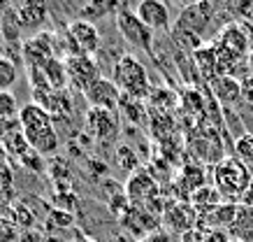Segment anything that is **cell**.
<instances>
[{
	"label": "cell",
	"instance_id": "25",
	"mask_svg": "<svg viewBox=\"0 0 253 242\" xmlns=\"http://www.w3.org/2000/svg\"><path fill=\"white\" fill-rule=\"evenodd\" d=\"M19 163H21L23 168L33 170V172H42V170H44V156H42L40 151H35L33 147L28 149V151H26L21 158H19Z\"/></svg>",
	"mask_w": 253,
	"mask_h": 242
},
{
	"label": "cell",
	"instance_id": "33",
	"mask_svg": "<svg viewBox=\"0 0 253 242\" xmlns=\"http://www.w3.org/2000/svg\"><path fill=\"white\" fill-rule=\"evenodd\" d=\"M239 205H244V207L253 210V180H251V184H249V189H246V194H244V198H242V203Z\"/></svg>",
	"mask_w": 253,
	"mask_h": 242
},
{
	"label": "cell",
	"instance_id": "35",
	"mask_svg": "<svg viewBox=\"0 0 253 242\" xmlns=\"http://www.w3.org/2000/svg\"><path fill=\"white\" fill-rule=\"evenodd\" d=\"M246 68H249V75H253V49L249 54V58H246Z\"/></svg>",
	"mask_w": 253,
	"mask_h": 242
},
{
	"label": "cell",
	"instance_id": "17",
	"mask_svg": "<svg viewBox=\"0 0 253 242\" xmlns=\"http://www.w3.org/2000/svg\"><path fill=\"white\" fill-rule=\"evenodd\" d=\"M46 77V84L51 86L54 91H65L68 89V68H65V61L63 58H51V61L46 63L44 68H42Z\"/></svg>",
	"mask_w": 253,
	"mask_h": 242
},
{
	"label": "cell",
	"instance_id": "16",
	"mask_svg": "<svg viewBox=\"0 0 253 242\" xmlns=\"http://www.w3.org/2000/svg\"><path fill=\"white\" fill-rule=\"evenodd\" d=\"M211 89H214V96L221 102L230 105V102H237L242 98V82L235 77H216L211 82Z\"/></svg>",
	"mask_w": 253,
	"mask_h": 242
},
{
	"label": "cell",
	"instance_id": "30",
	"mask_svg": "<svg viewBox=\"0 0 253 242\" xmlns=\"http://www.w3.org/2000/svg\"><path fill=\"white\" fill-rule=\"evenodd\" d=\"M181 242H207V231L205 228H191V231H186L184 235H181Z\"/></svg>",
	"mask_w": 253,
	"mask_h": 242
},
{
	"label": "cell",
	"instance_id": "34",
	"mask_svg": "<svg viewBox=\"0 0 253 242\" xmlns=\"http://www.w3.org/2000/svg\"><path fill=\"white\" fill-rule=\"evenodd\" d=\"M7 158H9L7 149H5V145L0 142V165H7Z\"/></svg>",
	"mask_w": 253,
	"mask_h": 242
},
{
	"label": "cell",
	"instance_id": "5",
	"mask_svg": "<svg viewBox=\"0 0 253 242\" xmlns=\"http://www.w3.org/2000/svg\"><path fill=\"white\" fill-rule=\"evenodd\" d=\"M65 68H68V84L72 89L82 91V94H86L100 79V68H98V63L93 61V56L70 54L65 58Z\"/></svg>",
	"mask_w": 253,
	"mask_h": 242
},
{
	"label": "cell",
	"instance_id": "14",
	"mask_svg": "<svg viewBox=\"0 0 253 242\" xmlns=\"http://www.w3.org/2000/svg\"><path fill=\"white\" fill-rule=\"evenodd\" d=\"M188 203H191L193 210L198 212V217H207L225 200H223V195L218 194V189L214 184H205V187H200L198 191H193L188 195Z\"/></svg>",
	"mask_w": 253,
	"mask_h": 242
},
{
	"label": "cell",
	"instance_id": "21",
	"mask_svg": "<svg viewBox=\"0 0 253 242\" xmlns=\"http://www.w3.org/2000/svg\"><path fill=\"white\" fill-rule=\"evenodd\" d=\"M19 77V68L16 63L7 56H0V91H9Z\"/></svg>",
	"mask_w": 253,
	"mask_h": 242
},
{
	"label": "cell",
	"instance_id": "2",
	"mask_svg": "<svg viewBox=\"0 0 253 242\" xmlns=\"http://www.w3.org/2000/svg\"><path fill=\"white\" fill-rule=\"evenodd\" d=\"M112 75H114L112 82L119 86V91H123V96H130L135 100L151 98V79H149V72L139 58L130 54L119 56L114 61Z\"/></svg>",
	"mask_w": 253,
	"mask_h": 242
},
{
	"label": "cell",
	"instance_id": "8",
	"mask_svg": "<svg viewBox=\"0 0 253 242\" xmlns=\"http://www.w3.org/2000/svg\"><path fill=\"white\" fill-rule=\"evenodd\" d=\"M54 33H38L35 38H31L23 45V61L28 68H44L46 63L56 58L54 45H56Z\"/></svg>",
	"mask_w": 253,
	"mask_h": 242
},
{
	"label": "cell",
	"instance_id": "26",
	"mask_svg": "<svg viewBox=\"0 0 253 242\" xmlns=\"http://www.w3.org/2000/svg\"><path fill=\"white\" fill-rule=\"evenodd\" d=\"M119 109H121V112H126V117L130 119V121H135V124L142 119V114H137V109L142 112L139 100H135V98H130V96H121V105H119Z\"/></svg>",
	"mask_w": 253,
	"mask_h": 242
},
{
	"label": "cell",
	"instance_id": "7",
	"mask_svg": "<svg viewBox=\"0 0 253 242\" xmlns=\"http://www.w3.org/2000/svg\"><path fill=\"white\" fill-rule=\"evenodd\" d=\"M68 35H70V45L77 54L91 56L100 49V31L95 28V24H91L88 19H77L68 26Z\"/></svg>",
	"mask_w": 253,
	"mask_h": 242
},
{
	"label": "cell",
	"instance_id": "32",
	"mask_svg": "<svg viewBox=\"0 0 253 242\" xmlns=\"http://www.w3.org/2000/svg\"><path fill=\"white\" fill-rule=\"evenodd\" d=\"M242 96H244L246 100L253 102V75H251V77H246L244 82H242Z\"/></svg>",
	"mask_w": 253,
	"mask_h": 242
},
{
	"label": "cell",
	"instance_id": "18",
	"mask_svg": "<svg viewBox=\"0 0 253 242\" xmlns=\"http://www.w3.org/2000/svg\"><path fill=\"white\" fill-rule=\"evenodd\" d=\"M179 184L186 191V195H191L193 191H198L200 187H205V168L202 165H184L179 172Z\"/></svg>",
	"mask_w": 253,
	"mask_h": 242
},
{
	"label": "cell",
	"instance_id": "23",
	"mask_svg": "<svg viewBox=\"0 0 253 242\" xmlns=\"http://www.w3.org/2000/svg\"><path fill=\"white\" fill-rule=\"evenodd\" d=\"M235 156L242 163H253V133H244L235 142Z\"/></svg>",
	"mask_w": 253,
	"mask_h": 242
},
{
	"label": "cell",
	"instance_id": "4",
	"mask_svg": "<svg viewBox=\"0 0 253 242\" xmlns=\"http://www.w3.org/2000/svg\"><path fill=\"white\" fill-rule=\"evenodd\" d=\"M116 28L126 38V42H130L132 47H137L144 54L154 56V31L139 21L135 9H128V7L119 9L116 12Z\"/></svg>",
	"mask_w": 253,
	"mask_h": 242
},
{
	"label": "cell",
	"instance_id": "12",
	"mask_svg": "<svg viewBox=\"0 0 253 242\" xmlns=\"http://www.w3.org/2000/svg\"><path fill=\"white\" fill-rule=\"evenodd\" d=\"M86 128L93 138L98 140H109L114 138L116 131H119V114L116 112H109V109H98L91 107L88 114H86Z\"/></svg>",
	"mask_w": 253,
	"mask_h": 242
},
{
	"label": "cell",
	"instance_id": "11",
	"mask_svg": "<svg viewBox=\"0 0 253 242\" xmlns=\"http://www.w3.org/2000/svg\"><path fill=\"white\" fill-rule=\"evenodd\" d=\"M135 14L144 26H149L151 31H168L172 24V16H169V7L161 0H142Z\"/></svg>",
	"mask_w": 253,
	"mask_h": 242
},
{
	"label": "cell",
	"instance_id": "1",
	"mask_svg": "<svg viewBox=\"0 0 253 242\" xmlns=\"http://www.w3.org/2000/svg\"><path fill=\"white\" fill-rule=\"evenodd\" d=\"M19 121H21V131L26 135V140L35 151H40L42 156L54 154L58 149V133L54 128L51 114L44 107H40L38 102H28L23 105L19 112Z\"/></svg>",
	"mask_w": 253,
	"mask_h": 242
},
{
	"label": "cell",
	"instance_id": "19",
	"mask_svg": "<svg viewBox=\"0 0 253 242\" xmlns=\"http://www.w3.org/2000/svg\"><path fill=\"white\" fill-rule=\"evenodd\" d=\"M16 14H19V24H21V28H26V26L35 28V26H40L46 19V7L42 5V2H28V5H23Z\"/></svg>",
	"mask_w": 253,
	"mask_h": 242
},
{
	"label": "cell",
	"instance_id": "27",
	"mask_svg": "<svg viewBox=\"0 0 253 242\" xmlns=\"http://www.w3.org/2000/svg\"><path fill=\"white\" fill-rule=\"evenodd\" d=\"M19 240V228L12 219L0 217V242H16Z\"/></svg>",
	"mask_w": 253,
	"mask_h": 242
},
{
	"label": "cell",
	"instance_id": "6",
	"mask_svg": "<svg viewBox=\"0 0 253 242\" xmlns=\"http://www.w3.org/2000/svg\"><path fill=\"white\" fill-rule=\"evenodd\" d=\"M211 19H214V5H211V2L186 5V7L181 9V14L176 19V26L172 31L186 33V35H193V38H200Z\"/></svg>",
	"mask_w": 253,
	"mask_h": 242
},
{
	"label": "cell",
	"instance_id": "13",
	"mask_svg": "<svg viewBox=\"0 0 253 242\" xmlns=\"http://www.w3.org/2000/svg\"><path fill=\"white\" fill-rule=\"evenodd\" d=\"M221 47L230 49L232 54H237L239 58H249L251 54V38H249V31H246L244 24H228L221 31L218 40H216Z\"/></svg>",
	"mask_w": 253,
	"mask_h": 242
},
{
	"label": "cell",
	"instance_id": "24",
	"mask_svg": "<svg viewBox=\"0 0 253 242\" xmlns=\"http://www.w3.org/2000/svg\"><path fill=\"white\" fill-rule=\"evenodd\" d=\"M19 102H16L14 94L9 91H0V119H14L19 117Z\"/></svg>",
	"mask_w": 253,
	"mask_h": 242
},
{
	"label": "cell",
	"instance_id": "22",
	"mask_svg": "<svg viewBox=\"0 0 253 242\" xmlns=\"http://www.w3.org/2000/svg\"><path fill=\"white\" fill-rule=\"evenodd\" d=\"M116 161H119V165H121L123 170H139V158L137 154H135V149H130L128 145H119L116 147Z\"/></svg>",
	"mask_w": 253,
	"mask_h": 242
},
{
	"label": "cell",
	"instance_id": "3",
	"mask_svg": "<svg viewBox=\"0 0 253 242\" xmlns=\"http://www.w3.org/2000/svg\"><path fill=\"white\" fill-rule=\"evenodd\" d=\"M251 172L237 156H225L214 165V187L225 203H242L246 189L251 184Z\"/></svg>",
	"mask_w": 253,
	"mask_h": 242
},
{
	"label": "cell",
	"instance_id": "36",
	"mask_svg": "<svg viewBox=\"0 0 253 242\" xmlns=\"http://www.w3.org/2000/svg\"><path fill=\"white\" fill-rule=\"evenodd\" d=\"M228 242H244V240H239V238H230Z\"/></svg>",
	"mask_w": 253,
	"mask_h": 242
},
{
	"label": "cell",
	"instance_id": "31",
	"mask_svg": "<svg viewBox=\"0 0 253 242\" xmlns=\"http://www.w3.org/2000/svg\"><path fill=\"white\" fill-rule=\"evenodd\" d=\"M232 235H228L225 231H221V228H211V231H207V242H228Z\"/></svg>",
	"mask_w": 253,
	"mask_h": 242
},
{
	"label": "cell",
	"instance_id": "28",
	"mask_svg": "<svg viewBox=\"0 0 253 242\" xmlns=\"http://www.w3.org/2000/svg\"><path fill=\"white\" fill-rule=\"evenodd\" d=\"M0 198H12V170L9 165H0Z\"/></svg>",
	"mask_w": 253,
	"mask_h": 242
},
{
	"label": "cell",
	"instance_id": "10",
	"mask_svg": "<svg viewBox=\"0 0 253 242\" xmlns=\"http://www.w3.org/2000/svg\"><path fill=\"white\" fill-rule=\"evenodd\" d=\"M163 219L169 228L179 231L181 235L198 226V212L193 210L188 200H169L163 210Z\"/></svg>",
	"mask_w": 253,
	"mask_h": 242
},
{
	"label": "cell",
	"instance_id": "20",
	"mask_svg": "<svg viewBox=\"0 0 253 242\" xmlns=\"http://www.w3.org/2000/svg\"><path fill=\"white\" fill-rule=\"evenodd\" d=\"M0 31H2V35H5L7 42H16V40H19L21 24H19V14H16V9L5 7V12H2V21H0Z\"/></svg>",
	"mask_w": 253,
	"mask_h": 242
},
{
	"label": "cell",
	"instance_id": "29",
	"mask_svg": "<svg viewBox=\"0 0 253 242\" xmlns=\"http://www.w3.org/2000/svg\"><path fill=\"white\" fill-rule=\"evenodd\" d=\"M16 131H21V121H19V117L0 119V140H5L9 133H16Z\"/></svg>",
	"mask_w": 253,
	"mask_h": 242
},
{
	"label": "cell",
	"instance_id": "9",
	"mask_svg": "<svg viewBox=\"0 0 253 242\" xmlns=\"http://www.w3.org/2000/svg\"><path fill=\"white\" fill-rule=\"evenodd\" d=\"M86 100L91 102V107L98 109H109V112H119V105H121V91L119 86L107 77H100L95 84L86 91Z\"/></svg>",
	"mask_w": 253,
	"mask_h": 242
},
{
	"label": "cell",
	"instance_id": "15",
	"mask_svg": "<svg viewBox=\"0 0 253 242\" xmlns=\"http://www.w3.org/2000/svg\"><path fill=\"white\" fill-rule=\"evenodd\" d=\"M193 63H195V70L205 82H214L218 77V61H216V49L214 45H202L193 51Z\"/></svg>",
	"mask_w": 253,
	"mask_h": 242
}]
</instances>
